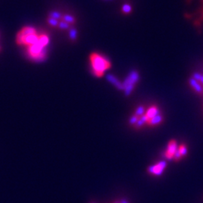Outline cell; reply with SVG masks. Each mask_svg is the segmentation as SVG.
I'll use <instances>...</instances> for the list:
<instances>
[{"mask_svg":"<svg viewBox=\"0 0 203 203\" xmlns=\"http://www.w3.org/2000/svg\"><path fill=\"white\" fill-rule=\"evenodd\" d=\"M48 35L45 33H41L39 39L35 44L26 47L27 56L34 61H42L47 55V46L48 45Z\"/></svg>","mask_w":203,"mask_h":203,"instance_id":"1","label":"cell"},{"mask_svg":"<svg viewBox=\"0 0 203 203\" xmlns=\"http://www.w3.org/2000/svg\"><path fill=\"white\" fill-rule=\"evenodd\" d=\"M41 32H38L32 26H24L17 34L16 42L18 45L27 47L35 44L39 39Z\"/></svg>","mask_w":203,"mask_h":203,"instance_id":"2","label":"cell"},{"mask_svg":"<svg viewBox=\"0 0 203 203\" xmlns=\"http://www.w3.org/2000/svg\"><path fill=\"white\" fill-rule=\"evenodd\" d=\"M89 59H90L92 71L95 76L98 78L103 77L106 71L109 70L112 67L111 62L98 53H92Z\"/></svg>","mask_w":203,"mask_h":203,"instance_id":"3","label":"cell"},{"mask_svg":"<svg viewBox=\"0 0 203 203\" xmlns=\"http://www.w3.org/2000/svg\"><path fill=\"white\" fill-rule=\"evenodd\" d=\"M139 75L138 72H132L130 75H129L128 78L126 79L124 84L123 85L124 90H125V93L127 95H129L131 93L132 90L134 88V86L136 83L139 81Z\"/></svg>","mask_w":203,"mask_h":203,"instance_id":"4","label":"cell"},{"mask_svg":"<svg viewBox=\"0 0 203 203\" xmlns=\"http://www.w3.org/2000/svg\"><path fill=\"white\" fill-rule=\"evenodd\" d=\"M167 166V163L166 161L162 160L160 162L157 163V164L153 166H151L148 167V172L151 173L152 175H154L160 176L163 173L164 170L166 168Z\"/></svg>","mask_w":203,"mask_h":203,"instance_id":"5","label":"cell"},{"mask_svg":"<svg viewBox=\"0 0 203 203\" xmlns=\"http://www.w3.org/2000/svg\"><path fill=\"white\" fill-rule=\"evenodd\" d=\"M178 148V143L175 140H171L169 142L167 149L165 152V156L167 160H171L173 159Z\"/></svg>","mask_w":203,"mask_h":203,"instance_id":"6","label":"cell"},{"mask_svg":"<svg viewBox=\"0 0 203 203\" xmlns=\"http://www.w3.org/2000/svg\"><path fill=\"white\" fill-rule=\"evenodd\" d=\"M189 84H190V85L191 86V87H192V88L193 89V90H195L196 93H199V94H201V93H203L202 87V86L199 84V82L196 81V80H195L193 78H190Z\"/></svg>","mask_w":203,"mask_h":203,"instance_id":"7","label":"cell"},{"mask_svg":"<svg viewBox=\"0 0 203 203\" xmlns=\"http://www.w3.org/2000/svg\"><path fill=\"white\" fill-rule=\"evenodd\" d=\"M160 115V110L158 109V108L157 107V106H151L150 109H148V110L146 112V116L148 117V119H151V118H154V117H156L157 115Z\"/></svg>","mask_w":203,"mask_h":203,"instance_id":"8","label":"cell"},{"mask_svg":"<svg viewBox=\"0 0 203 203\" xmlns=\"http://www.w3.org/2000/svg\"><path fill=\"white\" fill-rule=\"evenodd\" d=\"M163 117L161 115H158L156 117H154V118L150 119L148 121V124L151 126H156L161 124L163 122Z\"/></svg>","mask_w":203,"mask_h":203,"instance_id":"9","label":"cell"},{"mask_svg":"<svg viewBox=\"0 0 203 203\" xmlns=\"http://www.w3.org/2000/svg\"><path fill=\"white\" fill-rule=\"evenodd\" d=\"M178 150H179V151H180V153H181V154L182 157H183L187 156V148L186 145H184V144L179 145Z\"/></svg>","mask_w":203,"mask_h":203,"instance_id":"10","label":"cell"},{"mask_svg":"<svg viewBox=\"0 0 203 203\" xmlns=\"http://www.w3.org/2000/svg\"><path fill=\"white\" fill-rule=\"evenodd\" d=\"M145 113V108L143 106H139L136 111V115L138 117H142Z\"/></svg>","mask_w":203,"mask_h":203,"instance_id":"11","label":"cell"},{"mask_svg":"<svg viewBox=\"0 0 203 203\" xmlns=\"http://www.w3.org/2000/svg\"><path fill=\"white\" fill-rule=\"evenodd\" d=\"M193 78H194L195 80H196L197 81H200L202 84H203V75L201 74L198 73V72H196L193 75Z\"/></svg>","mask_w":203,"mask_h":203,"instance_id":"12","label":"cell"},{"mask_svg":"<svg viewBox=\"0 0 203 203\" xmlns=\"http://www.w3.org/2000/svg\"><path fill=\"white\" fill-rule=\"evenodd\" d=\"M132 11V7L131 5H128V4H126L123 6L122 8V11L124 12V14H130Z\"/></svg>","mask_w":203,"mask_h":203,"instance_id":"13","label":"cell"},{"mask_svg":"<svg viewBox=\"0 0 203 203\" xmlns=\"http://www.w3.org/2000/svg\"><path fill=\"white\" fill-rule=\"evenodd\" d=\"M181 158H182V156H181V153H180V151H179L178 148L177 151H176L174 157H173V159H174L175 161H178V160H180L181 159Z\"/></svg>","mask_w":203,"mask_h":203,"instance_id":"14","label":"cell"},{"mask_svg":"<svg viewBox=\"0 0 203 203\" xmlns=\"http://www.w3.org/2000/svg\"><path fill=\"white\" fill-rule=\"evenodd\" d=\"M139 117L136 116V115H134V116H133L131 118V119H130V124H136V123H137V121H139Z\"/></svg>","mask_w":203,"mask_h":203,"instance_id":"15","label":"cell"},{"mask_svg":"<svg viewBox=\"0 0 203 203\" xmlns=\"http://www.w3.org/2000/svg\"><path fill=\"white\" fill-rule=\"evenodd\" d=\"M120 203H130L127 199H121L120 201Z\"/></svg>","mask_w":203,"mask_h":203,"instance_id":"16","label":"cell"},{"mask_svg":"<svg viewBox=\"0 0 203 203\" xmlns=\"http://www.w3.org/2000/svg\"><path fill=\"white\" fill-rule=\"evenodd\" d=\"M114 203H120V202H118V201H116V202H115Z\"/></svg>","mask_w":203,"mask_h":203,"instance_id":"17","label":"cell"}]
</instances>
